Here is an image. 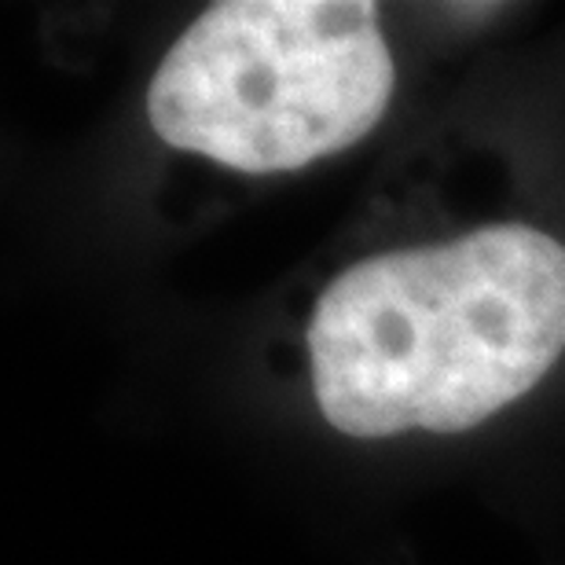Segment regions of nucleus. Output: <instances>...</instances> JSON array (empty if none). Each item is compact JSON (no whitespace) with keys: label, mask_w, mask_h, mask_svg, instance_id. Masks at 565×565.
Returning <instances> with one entry per match:
<instances>
[{"label":"nucleus","mask_w":565,"mask_h":565,"mask_svg":"<svg viewBox=\"0 0 565 565\" xmlns=\"http://www.w3.org/2000/svg\"><path fill=\"white\" fill-rule=\"evenodd\" d=\"M393 55L364 0H224L158 66L147 115L169 147L243 173H287L367 137Z\"/></svg>","instance_id":"nucleus-2"},{"label":"nucleus","mask_w":565,"mask_h":565,"mask_svg":"<svg viewBox=\"0 0 565 565\" xmlns=\"http://www.w3.org/2000/svg\"><path fill=\"white\" fill-rule=\"evenodd\" d=\"M565 353V246L525 224L345 268L309 323L312 390L349 437L456 434Z\"/></svg>","instance_id":"nucleus-1"}]
</instances>
